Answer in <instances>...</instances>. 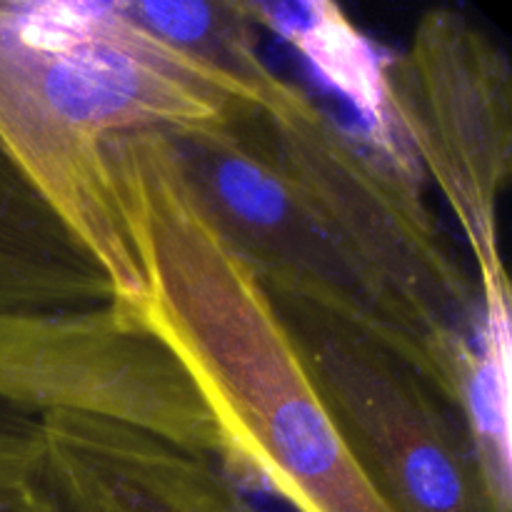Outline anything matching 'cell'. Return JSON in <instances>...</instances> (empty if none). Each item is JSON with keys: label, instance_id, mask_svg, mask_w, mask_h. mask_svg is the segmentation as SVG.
<instances>
[{"label": "cell", "instance_id": "5b68a950", "mask_svg": "<svg viewBox=\"0 0 512 512\" xmlns=\"http://www.w3.org/2000/svg\"><path fill=\"white\" fill-rule=\"evenodd\" d=\"M360 468L395 512H512L468 418L355 303L268 290Z\"/></svg>", "mask_w": 512, "mask_h": 512}, {"label": "cell", "instance_id": "4fadbf2b", "mask_svg": "<svg viewBox=\"0 0 512 512\" xmlns=\"http://www.w3.org/2000/svg\"><path fill=\"white\" fill-rule=\"evenodd\" d=\"M43 512H53V508H50V505H48V508H45Z\"/></svg>", "mask_w": 512, "mask_h": 512}, {"label": "cell", "instance_id": "7a4b0ae2", "mask_svg": "<svg viewBox=\"0 0 512 512\" xmlns=\"http://www.w3.org/2000/svg\"><path fill=\"white\" fill-rule=\"evenodd\" d=\"M248 100L115 3L0 0V148L138 305L143 270L110 193L105 148L133 133L228 123Z\"/></svg>", "mask_w": 512, "mask_h": 512}, {"label": "cell", "instance_id": "ba28073f", "mask_svg": "<svg viewBox=\"0 0 512 512\" xmlns=\"http://www.w3.org/2000/svg\"><path fill=\"white\" fill-rule=\"evenodd\" d=\"M53 512H258L218 460L103 415L35 418Z\"/></svg>", "mask_w": 512, "mask_h": 512}, {"label": "cell", "instance_id": "9c48e42d", "mask_svg": "<svg viewBox=\"0 0 512 512\" xmlns=\"http://www.w3.org/2000/svg\"><path fill=\"white\" fill-rule=\"evenodd\" d=\"M113 303L103 268L0 148V310L75 313Z\"/></svg>", "mask_w": 512, "mask_h": 512}, {"label": "cell", "instance_id": "8fae6325", "mask_svg": "<svg viewBox=\"0 0 512 512\" xmlns=\"http://www.w3.org/2000/svg\"><path fill=\"white\" fill-rule=\"evenodd\" d=\"M135 20L175 48L223 75L243 100L258 108L275 70L260 53V28L248 3H155L125 0Z\"/></svg>", "mask_w": 512, "mask_h": 512}, {"label": "cell", "instance_id": "52a82bcc", "mask_svg": "<svg viewBox=\"0 0 512 512\" xmlns=\"http://www.w3.org/2000/svg\"><path fill=\"white\" fill-rule=\"evenodd\" d=\"M168 138L220 233L248 260L265 290L355 303L365 310L280 170L255 105L223 125Z\"/></svg>", "mask_w": 512, "mask_h": 512}, {"label": "cell", "instance_id": "7c38bea8", "mask_svg": "<svg viewBox=\"0 0 512 512\" xmlns=\"http://www.w3.org/2000/svg\"><path fill=\"white\" fill-rule=\"evenodd\" d=\"M43 505V448L35 418L0 403V512H35Z\"/></svg>", "mask_w": 512, "mask_h": 512}, {"label": "cell", "instance_id": "3957f363", "mask_svg": "<svg viewBox=\"0 0 512 512\" xmlns=\"http://www.w3.org/2000/svg\"><path fill=\"white\" fill-rule=\"evenodd\" d=\"M258 113L280 170L383 338L470 423L483 305L413 160L380 148L283 75L260 95Z\"/></svg>", "mask_w": 512, "mask_h": 512}, {"label": "cell", "instance_id": "30bf717a", "mask_svg": "<svg viewBox=\"0 0 512 512\" xmlns=\"http://www.w3.org/2000/svg\"><path fill=\"white\" fill-rule=\"evenodd\" d=\"M258 28H270L295 45L320 73L348 95L363 115L365 133L393 155L408 158L385 118L383 55L330 3H248Z\"/></svg>", "mask_w": 512, "mask_h": 512}, {"label": "cell", "instance_id": "277c9868", "mask_svg": "<svg viewBox=\"0 0 512 512\" xmlns=\"http://www.w3.org/2000/svg\"><path fill=\"white\" fill-rule=\"evenodd\" d=\"M385 118L428 175L475 260L483 305V370L510 378V283L500 248V200L512 170L508 53L460 10L433 8L410 45L383 58Z\"/></svg>", "mask_w": 512, "mask_h": 512}, {"label": "cell", "instance_id": "8992f818", "mask_svg": "<svg viewBox=\"0 0 512 512\" xmlns=\"http://www.w3.org/2000/svg\"><path fill=\"white\" fill-rule=\"evenodd\" d=\"M0 403L103 415L190 445L208 410L173 353L118 303L75 313L0 310Z\"/></svg>", "mask_w": 512, "mask_h": 512}, {"label": "cell", "instance_id": "6da1fadb", "mask_svg": "<svg viewBox=\"0 0 512 512\" xmlns=\"http://www.w3.org/2000/svg\"><path fill=\"white\" fill-rule=\"evenodd\" d=\"M110 193L143 270L128 310L198 388L228 473L295 512H395L345 443L283 318L190 183L168 133L105 148Z\"/></svg>", "mask_w": 512, "mask_h": 512}]
</instances>
